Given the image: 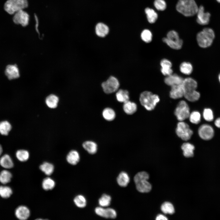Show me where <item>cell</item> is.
Here are the masks:
<instances>
[{"label": "cell", "mask_w": 220, "mask_h": 220, "mask_svg": "<svg viewBox=\"0 0 220 220\" xmlns=\"http://www.w3.org/2000/svg\"><path fill=\"white\" fill-rule=\"evenodd\" d=\"M55 185V181L50 177L44 178L42 183L43 189L46 191L52 189L54 187Z\"/></svg>", "instance_id": "37"}, {"label": "cell", "mask_w": 220, "mask_h": 220, "mask_svg": "<svg viewBox=\"0 0 220 220\" xmlns=\"http://www.w3.org/2000/svg\"><path fill=\"white\" fill-rule=\"evenodd\" d=\"M109 29L108 27L102 23H98L95 27V32L97 35L99 37H105L108 33Z\"/></svg>", "instance_id": "23"}, {"label": "cell", "mask_w": 220, "mask_h": 220, "mask_svg": "<svg viewBox=\"0 0 220 220\" xmlns=\"http://www.w3.org/2000/svg\"><path fill=\"white\" fill-rule=\"evenodd\" d=\"M13 191L9 187L5 186H0V196L4 198L9 197L12 194Z\"/></svg>", "instance_id": "40"}, {"label": "cell", "mask_w": 220, "mask_h": 220, "mask_svg": "<svg viewBox=\"0 0 220 220\" xmlns=\"http://www.w3.org/2000/svg\"><path fill=\"white\" fill-rule=\"evenodd\" d=\"M12 128V125L8 120H4L0 122V134L1 135H8Z\"/></svg>", "instance_id": "21"}, {"label": "cell", "mask_w": 220, "mask_h": 220, "mask_svg": "<svg viewBox=\"0 0 220 220\" xmlns=\"http://www.w3.org/2000/svg\"><path fill=\"white\" fill-rule=\"evenodd\" d=\"M154 6L158 10L163 11L166 8L167 5L164 0H155Z\"/></svg>", "instance_id": "45"}, {"label": "cell", "mask_w": 220, "mask_h": 220, "mask_svg": "<svg viewBox=\"0 0 220 220\" xmlns=\"http://www.w3.org/2000/svg\"><path fill=\"white\" fill-rule=\"evenodd\" d=\"M3 151V148L2 145L0 144V156L2 154Z\"/></svg>", "instance_id": "48"}, {"label": "cell", "mask_w": 220, "mask_h": 220, "mask_svg": "<svg viewBox=\"0 0 220 220\" xmlns=\"http://www.w3.org/2000/svg\"><path fill=\"white\" fill-rule=\"evenodd\" d=\"M215 125L218 128H220V118L216 119L215 122Z\"/></svg>", "instance_id": "47"}, {"label": "cell", "mask_w": 220, "mask_h": 220, "mask_svg": "<svg viewBox=\"0 0 220 220\" xmlns=\"http://www.w3.org/2000/svg\"><path fill=\"white\" fill-rule=\"evenodd\" d=\"M111 200V196L106 194H103L98 200L99 205L102 207H106L109 206Z\"/></svg>", "instance_id": "41"}, {"label": "cell", "mask_w": 220, "mask_h": 220, "mask_svg": "<svg viewBox=\"0 0 220 220\" xmlns=\"http://www.w3.org/2000/svg\"><path fill=\"white\" fill-rule=\"evenodd\" d=\"M13 20L15 24L25 27L28 24L29 16L27 12L23 10H21L15 13Z\"/></svg>", "instance_id": "11"}, {"label": "cell", "mask_w": 220, "mask_h": 220, "mask_svg": "<svg viewBox=\"0 0 220 220\" xmlns=\"http://www.w3.org/2000/svg\"><path fill=\"white\" fill-rule=\"evenodd\" d=\"M66 160L68 163L72 165H76L80 160V156L76 150L71 151L66 156Z\"/></svg>", "instance_id": "22"}, {"label": "cell", "mask_w": 220, "mask_h": 220, "mask_svg": "<svg viewBox=\"0 0 220 220\" xmlns=\"http://www.w3.org/2000/svg\"><path fill=\"white\" fill-rule=\"evenodd\" d=\"M5 73L9 80L17 79L20 76L18 68L15 64L8 65L6 68Z\"/></svg>", "instance_id": "16"}, {"label": "cell", "mask_w": 220, "mask_h": 220, "mask_svg": "<svg viewBox=\"0 0 220 220\" xmlns=\"http://www.w3.org/2000/svg\"><path fill=\"white\" fill-rule=\"evenodd\" d=\"M163 41L171 48L179 50L182 47L183 42L179 37L178 33L171 30L167 33V37L163 38Z\"/></svg>", "instance_id": "6"}, {"label": "cell", "mask_w": 220, "mask_h": 220, "mask_svg": "<svg viewBox=\"0 0 220 220\" xmlns=\"http://www.w3.org/2000/svg\"><path fill=\"white\" fill-rule=\"evenodd\" d=\"M161 211L165 214H173L175 212L174 207L170 202H164L161 206Z\"/></svg>", "instance_id": "36"}, {"label": "cell", "mask_w": 220, "mask_h": 220, "mask_svg": "<svg viewBox=\"0 0 220 220\" xmlns=\"http://www.w3.org/2000/svg\"><path fill=\"white\" fill-rule=\"evenodd\" d=\"M123 108L127 114L132 115L136 111L137 107L135 103L128 100L124 103Z\"/></svg>", "instance_id": "25"}, {"label": "cell", "mask_w": 220, "mask_h": 220, "mask_svg": "<svg viewBox=\"0 0 220 220\" xmlns=\"http://www.w3.org/2000/svg\"><path fill=\"white\" fill-rule=\"evenodd\" d=\"M184 96L188 101L194 102L199 100L200 97V94L196 90H195L184 93Z\"/></svg>", "instance_id": "32"}, {"label": "cell", "mask_w": 220, "mask_h": 220, "mask_svg": "<svg viewBox=\"0 0 220 220\" xmlns=\"http://www.w3.org/2000/svg\"><path fill=\"white\" fill-rule=\"evenodd\" d=\"M130 178L128 174L124 171L121 172L118 175L117 181L118 185L120 186L125 187L129 183Z\"/></svg>", "instance_id": "27"}, {"label": "cell", "mask_w": 220, "mask_h": 220, "mask_svg": "<svg viewBox=\"0 0 220 220\" xmlns=\"http://www.w3.org/2000/svg\"><path fill=\"white\" fill-rule=\"evenodd\" d=\"M198 133L200 137L202 139L208 140L214 136V131L213 127L210 125L204 124L199 128Z\"/></svg>", "instance_id": "10"}, {"label": "cell", "mask_w": 220, "mask_h": 220, "mask_svg": "<svg viewBox=\"0 0 220 220\" xmlns=\"http://www.w3.org/2000/svg\"><path fill=\"white\" fill-rule=\"evenodd\" d=\"M119 86L117 79L113 76L110 77L107 80L102 83L101 86L104 92L107 94L116 91Z\"/></svg>", "instance_id": "9"}, {"label": "cell", "mask_w": 220, "mask_h": 220, "mask_svg": "<svg viewBox=\"0 0 220 220\" xmlns=\"http://www.w3.org/2000/svg\"><path fill=\"white\" fill-rule=\"evenodd\" d=\"M160 65L161 71L163 75L167 76L173 73V71L171 68L172 64L169 60L163 59L161 61Z\"/></svg>", "instance_id": "19"}, {"label": "cell", "mask_w": 220, "mask_h": 220, "mask_svg": "<svg viewBox=\"0 0 220 220\" xmlns=\"http://www.w3.org/2000/svg\"><path fill=\"white\" fill-rule=\"evenodd\" d=\"M149 175L146 172L143 171L137 173L134 177V181L137 189L141 193H146L150 192L152 185L148 181Z\"/></svg>", "instance_id": "2"}, {"label": "cell", "mask_w": 220, "mask_h": 220, "mask_svg": "<svg viewBox=\"0 0 220 220\" xmlns=\"http://www.w3.org/2000/svg\"><path fill=\"white\" fill-rule=\"evenodd\" d=\"M176 132L178 137L185 141L189 140L193 133L188 124L183 121L178 123Z\"/></svg>", "instance_id": "7"}, {"label": "cell", "mask_w": 220, "mask_h": 220, "mask_svg": "<svg viewBox=\"0 0 220 220\" xmlns=\"http://www.w3.org/2000/svg\"><path fill=\"white\" fill-rule=\"evenodd\" d=\"M179 69L182 73L186 75H189L193 71V67L190 63L184 62L180 64Z\"/></svg>", "instance_id": "35"}, {"label": "cell", "mask_w": 220, "mask_h": 220, "mask_svg": "<svg viewBox=\"0 0 220 220\" xmlns=\"http://www.w3.org/2000/svg\"><path fill=\"white\" fill-rule=\"evenodd\" d=\"M28 6L27 0H8L5 4L4 8L8 13L12 14L27 8Z\"/></svg>", "instance_id": "5"}, {"label": "cell", "mask_w": 220, "mask_h": 220, "mask_svg": "<svg viewBox=\"0 0 220 220\" xmlns=\"http://www.w3.org/2000/svg\"><path fill=\"white\" fill-rule=\"evenodd\" d=\"M181 148L185 157L189 158L193 156L195 147L192 144L189 142L184 143L182 145Z\"/></svg>", "instance_id": "24"}, {"label": "cell", "mask_w": 220, "mask_h": 220, "mask_svg": "<svg viewBox=\"0 0 220 220\" xmlns=\"http://www.w3.org/2000/svg\"><path fill=\"white\" fill-rule=\"evenodd\" d=\"M196 14V21L198 24L201 25H206L209 23L211 14L208 12H204V8L203 6H201L198 7Z\"/></svg>", "instance_id": "12"}, {"label": "cell", "mask_w": 220, "mask_h": 220, "mask_svg": "<svg viewBox=\"0 0 220 220\" xmlns=\"http://www.w3.org/2000/svg\"><path fill=\"white\" fill-rule=\"evenodd\" d=\"M218 79L220 83V73L218 75Z\"/></svg>", "instance_id": "49"}, {"label": "cell", "mask_w": 220, "mask_h": 220, "mask_svg": "<svg viewBox=\"0 0 220 220\" xmlns=\"http://www.w3.org/2000/svg\"><path fill=\"white\" fill-rule=\"evenodd\" d=\"M145 12L148 22L151 24L155 23L158 18V15L156 12L153 9L149 8H146L145 9Z\"/></svg>", "instance_id": "33"}, {"label": "cell", "mask_w": 220, "mask_h": 220, "mask_svg": "<svg viewBox=\"0 0 220 220\" xmlns=\"http://www.w3.org/2000/svg\"><path fill=\"white\" fill-rule=\"evenodd\" d=\"M15 215L19 219L25 220L29 217L30 215V211L27 207L20 206L16 209Z\"/></svg>", "instance_id": "18"}, {"label": "cell", "mask_w": 220, "mask_h": 220, "mask_svg": "<svg viewBox=\"0 0 220 220\" xmlns=\"http://www.w3.org/2000/svg\"><path fill=\"white\" fill-rule=\"evenodd\" d=\"M184 79L177 74H172L166 76L164 82L167 85L170 86L182 84Z\"/></svg>", "instance_id": "14"}, {"label": "cell", "mask_w": 220, "mask_h": 220, "mask_svg": "<svg viewBox=\"0 0 220 220\" xmlns=\"http://www.w3.org/2000/svg\"><path fill=\"white\" fill-rule=\"evenodd\" d=\"M190 122L194 124H198L201 120V115L198 111H194L190 113L189 116Z\"/></svg>", "instance_id": "42"}, {"label": "cell", "mask_w": 220, "mask_h": 220, "mask_svg": "<svg viewBox=\"0 0 220 220\" xmlns=\"http://www.w3.org/2000/svg\"><path fill=\"white\" fill-rule=\"evenodd\" d=\"M39 168L46 175H50L53 172L54 167L51 163L45 162L40 166Z\"/></svg>", "instance_id": "30"}, {"label": "cell", "mask_w": 220, "mask_h": 220, "mask_svg": "<svg viewBox=\"0 0 220 220\" xmlns=\"http://www.w3.org/2000/svg\"><path fill=\"white\" fill-rule=\"evenodd\" d=\"M116 97L118 101L124 103L129 100V93L126 90H119L116 94Z\"/></svg>", "instance_id": "29"}, {"label": "cell", "mask_w": 220, "mask_h": 220, "mask_svg": "<svg viewBox=\"0 0 220 220\" xmlns=\"http://www.w3.org/2000/svg\"><path fill=\"white\" fill-rule=\"evenodd\" d=\"M139 101L141 105L146 110L151 111L154 108L160 99L158 95L146 91L141 94Z\"/></svg>", "instance_id": "4"}, {"label": "cell", "mask_w": 220, "mask_h": 220, "mask_svg": "<svg viewBox=\"0 0 220 220\" xmlns=\"http://www.w3.org/2000/svg\"><path fill=\"white\" fill-rule=\"evenodd\" d=\"M74 202L76 206L79 208H84L86 204V198L83 196L81 195H77L75 197Z\"/></svg>", "instance_id": "39"}, {"label": "cell", "mask_w": 220, "mask_h": 220, "mask_svg": "<svg viewBox=\"0 0 220 220\" xmlns=\"http://www.w3.org/2000/svg\"><path fill=\"white\" fill-rule=\"evenodd\" d=\"M171 87L170 92V97L173 99H177L184 96V90L182 84L173 86Z\"/></svg>", "instance_id": "17"}, {"label": "cell", "mask_w": 220, "mask_h": 220, "mask_svg": "<svg viewBox=\"0 0 220 220\" xmlns=\"http://www.w3.org/2000/svg\"><path fill=\"white\" fill-rule=\"evenodd\" d=\"M217 1L218 3H220V0H216Z\"/></svg>", "instance_id": "50"}, {"label": "cell", "mask_w": 220, "mask_h": 220, "mask_svg": "<svg viewBox=\"0 0 220 220\" xmlns=\"http://www.w3.org/2000/svg\"><path fill=\"white\" fill-rule=\"evenodd\" d=\"M182 85L184 93L196 90L197 86V83L193 79L188 77L184 79Z\"/></svg>", "instance_id": "15"}, {"label": "cell", "mask_w": 220, "mask_h": 220, "mask_svg": "<svg viewBox=\"0 0 220 220\" xmlns=\"http://www.w3.org/2000/svg\"><path fill=\"white\" fill-rule=\"evenodd\" d=\"M141 37L142 40L146 43H149L152 40V33L148 29L144 30L141 34Z\"/></svg>", "instance_id": "43"}, {"label": "cell", "mask_w": 220, "mask_h": 220, "mask_svg": "<svg viewBox=\"0 0 220 220\" xmlns=\"http://www.w3.org/2000/svg\"><path fill=\"white\" fill-rule=\"evenodd\" d=\"M215 38L213 30L210 28H205L199 32L196 35L198 45L202 48H206L212 44Z\"/></svg>", "instance_id": "3"}, {"label": "cell", "mask_w": 220, "mask_h": 220, "mask_svg": "<svg viewBox=\"0 0 220 220\" xmlns=\"http://www.w3.org/2000/svg\"><path fill=\"white\" fill-rule=\"evenodd\" d=\"M176 9L184 16H191L196 14L198 7L194 0H179Z\"/></svg>", "instance_id": "1"}, {"label": "cell", "mask_w": 220, "mask_h": 220, "mask_svg": "<svg viewBox=\"0 0 220 220\" xmlns=\"http://www.w3.org/2000/svg\"><path fill=\"white\" fill-rule=\"evenodd\" d=\"M0 164L2 167L6 169L11 168L14 166L12 158L7 154L3 155L0 158Z\"/></svg>", "instance_id": "20"}, {"label": "cell", "mask_w": 220, "mask_h": 220, "mask_svg": "<svg viewBox=\"0 0 220 220\" xmlns=\"http://www.w3.org/2000/svg\"><path fill=\"white\" fill-rule=\"evenodd\" d=\"M190 114L189 106L184 101L178 103L174 111V114L178 120L182 121L189 117Z\"/></svg>", "instance_id": "8"}, {"label": "cell", "mask_w": 220, "mask_h": 220, "mask_svg": "<svg viewBox=\"0 0 220 220\" xmlns=\"http://www.w3.org/2000/svg\"><path fill=\"white\" fill-rule=\"evenodd\" d=\"M204 119L207 121L211 122L214 119V115L212 111L209 108H205L203 111Z\"/></svg>", "instance_id": "44"}, {"label": "cell", "mask_w": 220, "mask_h": 220, "mask_svg": "<svg viewBox=\"0 0 220 220\" xmlns=\"http://www.w3.org/2000/svg\"><path fill=\"white\" fill-rule=\"evenodd\" d=\"M12 176V174L9 171L3 170L0 173V182L2 184H6L10 182Z\"/></svg>", "instance_id": "38"}, {"label": "cell", "mask_w": 220, "mask_h": 220, "mask_svg": "<svg viewBox=\"0 0 220 220\" xmlns=\"http://www.w3.org/2000/svg\"><path fill=\"white\" fill-rule=\"evenodd\" d=\"M156 220H167V218L164 215L160 214L158 215L156 217Z\"/></svg>", "instance_id": "46"}, {"label": "cell", "mask_w": 220, "mask_h": 220, "mask_svg": "<svg viewBox=\"0 0 220 220\" xmlns=\"http://www.w3.org/2000/svg\"><path fill=\"white\" fill-rule=\"evenodd\" d=\"M102 113L103 118L108 121L113 120L116 117V115L115 111L110 108H105L103 110Z\"/></svg>", "instance_id": "34"}, {"label": "cell", "mask_w": 220, "mask_h": 220, "mask_svg": "<svg viewBox=\"0 0 220 220\" xmlns=\"http://www.w3.org/2000/svg\"><path fill=\"white\" fill-rule=\"evenodd\" d=\"M59 100V98L57 96L52 94L46 97L45 102L48 107L51 108H54L57 107Z\"/></svg>", "instance_id": "28"}, {"label": "cell", "mask_w": 220, "mask_h": 220, "mask_svg": "<svg viewBox=\"0 0 220 220\" xmlns=\"http://www.w3.org/2000/svg\"><path fill=\"white\" fill-rule=\"evenodd\" d=\"M17 159L21 162L27 161L29 157V153L28 151L24 149H20L17 150L15 153Z\"/></svg>", "instance_id": "31"}, {"label": "cell", "mask_w": 220, "mask_h": 220, "mask_svg": "<svg viewBox=\"0 0 220 220\" xmlns=\"http://www.w3.org/2000/svg\"><path fill=\"white\" fill-rule=\"evenodd\" d=\"M82 146L86 151L91 154H95L97 151V144L92 141H87L84 142L82 144Z\"/></svg>", "instance_id": "26"}, {"label": "cell", "mask_w": 220, "mask_h": 220, "mask_svg": "<svg viewBox=\"0 0 220 220\" xmlns=\"http://www.w3.org/2000/svg\"><path fill=\"white\" fill-rule=\"evenodd\" d=\"M97 215L105 218L114 219L117 216V213L114 209L108 208L105 209L101 207H97L95 210Z\"/></svg>", "instance_id": "13"}]
</instances>
